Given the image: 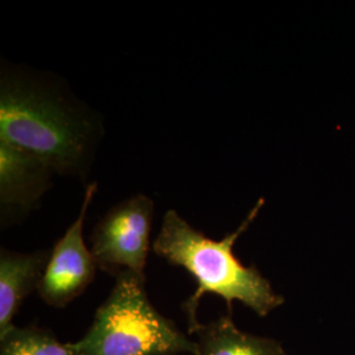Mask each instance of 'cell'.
Here are the masks:
<instances>
[{
    "label": "cell",
    "mask_w": 355,
    "mask_h": 355,
    "mask_svg": "<svg viewBox=\"0 0 355 355\" xmlns=\"http://www.w3.org/2000/svg\"><path fill=\"white\" fill-rule=\"evenodd\" d=\"M53 174L35 155L0 140L1 228L17 223L37 208L51 186Z\"/></svg>",
    "instance_id": "8992f818"
},
{
    "label": "cell",
    "mask_w": 355,
    "mask_h": 355,
    "mask_svg": "<svg viewBox=\"0 0 355 355\" xmlns=\"http://www.w3.org/2000/svg\"><path fill=\"white\" fill-rule=\"evenodd\" d=\"M0 355H82L74 343H61L51 330L12 327L0 337Z\"/></svg>",
    "instance_id": "9c48e42d"
},
{
    "label": "cell",
    "mask_w": 355,
    "mask_h": 355,
    "mask_svg": "<svg viewBox=\"0 0 355 355\" xmlns=\"http://www.w3.org/2000/svg\"><path fill=\"white\" fill-rule=\"evenodd\" d=\"M190 333L196 337V355H287L279 341L239 329L232 315L199 324Z\"/></svg>",
    "instance_id": "ba28073f"
},
{
    "label": "cell",
    "mask_w": 355,
    "mask_h": 355,
    "mask_svg": "<svg viewBox=\"0 0 355 355\" xmlns=\"http://www.w3.org/2000/svg\"><path fill=\"white\" fill-rule=\"evenodd\" d=\"M96 182L87 184L76 221L66 229L51 250L48 265L37 287L38 296L53 308H64L74 302L95 279L99 268L83 237V225L94 196Z\"/></svg>",
    "instance_id": "5b68a950"
},
{
    "label": "cell",
    "mask_w": 355,
    "mask_h": 355,
    "mask_svg": "<svg viewBox=\"0 0 355 355\" xmlns=\"http://www.w3.org/2000/svg\"><path fill=\"white\" fill-rule=\"evenodd\" d=\"M145 280L128 271L114 277L89 330L74 343L80 354L196 355L195 340L150 303Z\"/></svg>",
    "instance_id": "3957f363"
},
{
    "label": "cell",
    "mask_w": 355,
    "mask_h": 355,
    "mask_svg": "<svg viewBox=\"0 0 355 355\" xmlns=\"http://www.w3.org/2000/svg\"><path fill=\"white\" fill-rule=\"evenodd\" d=\"M263 204L265 199H259L239 229L220 241L191 227L175 209H168L164 216L153 252L171 266L184 268L198 284L196 291L183 303L189 331L200 324L198 309L207 293L223 297L228 305V315H232L233 302L250 308L259 318H266L284 304V297L275 292L270 280L254 265L245 266L233 253L234 243L252 225Z\"/></svg>",
    "instance_id": "7a4b0ae2"
},
{
    "label": "cell",
    "mask_w": 355,
    "mask_h": 355,
    "mask_svg": "<svg viewBox=\"0 0 355 355\" xmlns=\"http://www.w3.org/2000/svg\"><path fill=\"white\" fill-rule=\"evenodd\" d=\"M153 215L152 199L139 193L103 216L91 234V252L102 271L114 277L128 271L146 279Z\"/></svg>",
    "instance_id": "277c9868"
},
{
    "label": "cell",
    "mask_w": 355,
    "mask_h": 355,
    "mask_svg": "<svg viewBox=\"0 0 355 355\" xmlns=\"http://www.w3.org/2000/svg\"><path fill=\"white\" fill-rule=\"evenodd\" d=\"M101 125L46 80L3 69L0 140L35 155L54 174H86Z\"/></svg>",
    "instance_id": "6da1fadb"
},
{
    "label": "cell",
    "mask_w": 355,
    "mask_h": 355,
    "mask_svg": "<svg viewBox=\"0 0 355 355\" xmlns=\"http://www.w3.org/2000/svg\"><path fill=\"white\" fill-rule=\"evenodd\" d=\"M51 250L35 253H15L6 248L0 250V337L13 325L26 296L37 291Z\"/></svg>",
    "instance_id": "52a82bcc"
}]
</instances>
